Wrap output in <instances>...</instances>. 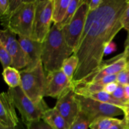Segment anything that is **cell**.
I'll use <instances>...</instances> for the list:
<instances>
[{"label":"cell","instance_id":"obj_3","mask_svg":"<svg viewBox=\"0 0 129 129\" xmlns=\"http://www.w3.org/2000/svg\"><path fill=\"white\" fill-rule=\"evenodd\" d=\"M36 0L23 1L7 17L1 18V24L18 37H31Z\"/></svg>","mask_w":129,"mask_h":129},{"label":"cell","instance_id":"obj_21","mask_svg":"<svg viewBox=\"0 0 129 129\" xmlns=\"http://www.w3.org/2000/svg\"><path fill=\"white\" fill-rule=\"evenodd\" d=\"M83 2V0H71L69 6H68V10L66 13L64 18L63 21L60 24L57 25L60 28H62L64 26H66L73 19L76 12L77 10L78 9L79 6Z\"/></svg>","mask_w":129,"mask_h":129},{"label":"cell","instance_id":"obj_28","mask_svg":"<svg viewBox=\"0 0 129 129\" xmlns=\"http://www.w3.org/2000/svg\"><path fill=\"white\" fill-rule=\"evenodd\" d=\"M122 25L123 28L129 31V0L128 2V5L125 10L122 18Z\"/></svg>","mask_w":129,"mask_h":129},{"label":"cell","instance_id":"obj_18","mask_svg":"<svg viewBox=\"0 0 129 129\" xmlns=\"http://www.w3.org/2000/svg\"><path fill=\"white\" fill-rule=\"evenodd\" d=\"M85 97H88V98H91V99L94 100L103 102V103H105L113 105L120 107L122 109H123V108L125 106L124 103L117 100L115 99L112 96V94H108V93H106L104 91H101L96 92V93H90V94H88L86 96H85Z\"/></svg>","mask_w":129,"mask_h":129},{"label":"cell","instance_id":"obj_33","mask_svg":"<svg viewBox=\"0 0 129 129\" xmlns=\"http://www.w3.org/2000/svg\"><path fill=\"white\" fill-rule=\"evenodd\" d=\"M122 110H123V115H124L123 119L125 120H127L129 119V102L125 104L124 107Z\"/></svg>","mask_w":129,"mask_h":129},{"label":"cell","instance_id":"obj_29","mask_svg":"<svg viewBox=\"0 0 129 129\" xmlns=\"http://www.w3.org/2000/svg\"><path fill=\"white\" fill-rule=\"evenodd\" d=\"M118 86V83L117 82H113V83H110L105 86L103 87V91H105L106 93H108V94H112L115 91Z\"/></svg>","mask_w":129,"mask_h":129},{"label":"cell","instance_id":"obj_27","mask_svg":"<svg viewBox=\"0 0 129 129\" xmlns=\"http://www.w3.org/2000/svg\"><path fill=\"white\" fill-rule=\"evenodd\" d=\"M10 10L9 0H0V16L5 17L8 15Z\"/></svg>","mask_w":129,"mask_h":129},{"label":"cell","instance_id":"obj_26","mask_svg":"<svg viewBox=\"0 0 129 129\" xmlns=\"http://www.w3.org/2000/svg\"><path fill=\"white\" fill-rule=\"evenodd\" d=\"M117 82L118 84L125 86L129 84V76L127 69L117 74Z\"/></svg>","mask_w":129,"mask_h":129},{"label":"cell","instance_id":"obj_5","mask_svg":"<svg viewBox=\"0 0 129 129\" xmlns=\"http://www.w3.org/2000/svg\"><path fill=\"white\" fill-rule=\"evenodd\" d=\"M8 92L15 108L21 115V119L25 125L42 119L44 112L49 108L45 102L40 104L33 102L23 93L20 86L15 88H9Z\"/></svg>","mask_w":129,"mask_h":129},{"label":"cell","instance_id":"obj_6","mask_svg":"<svg viewBox=\"0 0 129 129\" xmlns=\"http://www.w3.org/2000/svg\"><path fill=\"white\" fill-rule=\"evenodd\" d=\"M79 112L83 113L91 123L102 117H115L123 115L122 109L113 105L94 100L88 97L76 94Z\"/></svg>","mask_w":129,"mask_h":129},{"label":"cell","instance_id":"obj_30","mask_svg":"<svg viewBox=\"0 0 129 129\" xmlns=\"http://www.w3.org/2000/svg\"><path fill=\"white\" fill-rule=\"evenodd\" d=\"M103 0H89L88 2V8L89 11H94L100 8Z\"/></svg>","mask_w":129,"mask_h":129},{"label":"cell","instance_id":"obj_24","mask_svg":"<svg viewBox=\"0 0 129 129\" xmlns=\"http://www.w3.org/2000/svg\"><path fill=\"white\" fill-rule=\"evenodd\" d=\"M112 96L115 98V99L122 102V103H124V104H125V103H127V102H128L125 98V95L123 86L120 85V84H118V88L116 89L115 91L112 94Z\"/></svg>","mask_w":129,"mask_h":129},{"label":"cell","instance_id":"obj_7","mask_svg":"<svg viewBox=\"0 0 129 129\" xmlns=\"http://www.w3.org/2000/svg\"><path fill=\"white\" fill-rule=\"evenodd\" d=\"M54 0H36L35 16L31 37L43 43L50 31L52 20Z\"/></svg>","mask_w":129,"mask_h":129},{"label":"cell","instance_id":"obj_13","mask_svg":"<svg viewBox=\"0 0 129 129\" xmlns=\"http://www.w3.org/2000/svg\"><path fill=\"white\" fill-rule=\"evenodd\" d=\"M0 125L11 127L19 125L15 107L8 91L2 92L0 95Z\"/></svg>","mask_w":129,"mask_h":129},{"label":"cell","instance_id":"obj_14","mask_svg":"<svg viewBox=\"0 0 129 129\" xmlns=\"http://www.w3.org/2000/svg\"><path fill=\"white\" fill-rule=\"evenodd\" d=\"M18 41L27 57L26 68L31 69L36 66L41 61L42 43L25 37H18Z\"/></svg>","mask_w":129,"mask_h":129},{"label":"cell","instance_id":"obj_12","mask_svg":"<svg viewBox=\"0 0 129 129\" xmlns=\"http://www.w3.org/2000/svg\"><path fill=\"white\" fill-rule=\"evenodd\" d=\"M72 85V81L64 74L61 69L47 73L45 96L57 100Z\"/></svg>","mask_w":129,"mask_h":129},{"label":"cell","instance_id":"obj_8","mask_svg":"<svg viewBox=\"0 0 129 129\" xmlns=\"http://www.w3.org/2000/svg\"><path fill=\"white\" fill-rule=\"evenodd\" d=\"M89 0H83L71 21L62 28L67 44L74 52L83 34L89 13Z\"/></svg>","mask_w":129,"mask_h":129},{"label":"cell","instance_id":"obj_35","mask_svg":"<svg viewBox=\"0 0 129 129\" xmlns=\"http://www.w3.org/2000/svg\"><path fill=\"white\" fill-rule=\"evenodd\" d=\"M129 49V31H128V35L126 39L125 42V50Z\"/></svg>","mask_w":129,"mask_h":129},{"label":"cell","instance_id":"obj_16","mask_svg":"<svg viewBox=\"0 0 129 129\" xmlns=\"http://www.w3.org/2000/svg\"><path fill=\"white\" fill-rule=\"evenodd\" d=\"M71 0H54L52 20L54 24L59 25L63 21Z\"/></svg>","mask_w":129,"mask_h":129},{"label":"cell","instance_id":"obj_4","mask_svg":"<svg viewBox=\"0 0 129 129\" xmlns=\"http://www.w3.org/2000/svg\"><path fill=\"white\" fill-rule=\"evenodd\" d=\"M20 87L23 93L36 104L44 102L46 76L42 60L34 68L20 71Z\"/></svg>","mask_w":129,"mask_h":129},{"label":"cell","instance_id":"obj_37","mask_svg":"<svg viewBox=\"0 0 129 129\" xmlns=\"http://www.w3.org/2000/svg\"><path fill=\"white\" fill-rule=\"evenodd\" d=\"M124 53H125V54L126 57H127V60H129V49L125 50Z\"/></svg>","mask_w":129,"mask_h":129},{"label":"cell","instance_id":"obj_36","mask_svg":"<svg viewBox=\"0 0 129 129\" xmlns=\"http://www.w3.org/2000/svg\"><path fill=\"white\" fill-rule=\"evenodd\" d=\"M17 127H6L3 125H0V129H17Z\"/></svg>","mask_w":129,"mask_h":129},{"label":"cell","instance_id":"obj_1","mask_svg":"<svg viewBox=\"0 0 129 129\" xmlns=\"http://www.w3.org/2000/svg\"><path fill=\"white\" fill-rule=\"evenodd\" d=\"M128 0H103L100 8L89 11L83 34L74 53L79 64L72 84L79 83L102 65L105 49L123 28L122 18Z\"/></svg>","mask_w":129,"mask_h":129},{"label":"cell","instance_id":"obj_11","mask_svg":"<svg viewBox=\"0 0 129 129\" xmlns=\"http://www.w3.org/2000/svg\"><path fill=\"white\" fill-rule=\"evenodd\" d=\"M54 108L61 115L70 127L79 113V107L73 85L58 98Z\"/></svg>","mask_w":129,"mask_h":129},{"label":"cell","instance_id":"obj_22","mask_svg":"<svg viewBox=\"0 0 129 129\" xmlns=\"http://www.w3.org/2000/svg\"><path fill=\"white\" fill-rule=\"evenodd\" d=\"M89 125L90 123L89 120L83 113L79 112L78 116L70 126L69 129H89Z\"/></svg>","mask_w":129,"mask_h":129},{"label":"cell","instance_id":"obj_39","mask_svg":"<svg viewBox=\"0 0 129 129\" xmlns=\"http://www.w3.org/2000/svg\"><path fill=\"white\" fill-rule=\"evenodd\" d=\"M127 69H129V60H128V65H127Z\"/></svg>","mask_w":129,"mask_h":129},{"label":"cell","instance_id":"obj_34","mask_svg":"<svg viewBox=\"0 0 129 129\" xmlns=\"http://www.w3.org/2000/svg\"><path fill=\"white\" fill-rule=\"evenodd\" d=\"M123 88H124L125 95L126 99H127V102H129V84L123 86Z\"/></svg>","mask_w":129,"mask_h":129},{"label":"cell","instance_id":"obj_25","mask_svg":"<svg viewBox=\"0 0 129 129\" xmlns=\"http://www.w3.org/2000/svg\"><path fill=\"white\" fill-rule=\"evenodd\" d=\"M26 129H52L51 127L42 119L31 122L26 125Z\"/></svg>","mask_w":129,"mask_h":129},{"label":"cell","instance_id":"obj_2","mask_svg":"<svg viewBox=\"0 0 129 129\" xmlns=\"http://www.w3.org/2000/svg\"><path fill=\"white\" fill-rule=\"evenodd\" d=\"M74 53L66 42L62 30L54 24L42 43L41 60L45 71L60 70L64 60Z\"/></svg>","mask_w":129,"mask_h":129},{"label":"cell","instance_id":"obj_40","mask_svg":"<svg viewBox=\"0 0 129 129\" xmlns=\"http://www.w3.org/2000/svg\"><path fill=\"white\" fill-rule=\"evenodd\" d=\"M127 71H128V76H129V69L127 68Z\"/></svg>","mask_w":129,"mask_h":129},{"label":"cell","instance_id":"obj_10","mask_svg":"<svg viewBox=\"0 0 129 129\" xmlns=\"http://www.w3.org/2000/svg\"><path fill=\"white\" fill-rule=\"evenodd\" d=\"M128 60L124 52L109 60L103 62L102 65L95 71L77 84H88L100 80L108 76L117 75L118 73L127 69ZM73 84V85H75Z\"/></svg>","mask_w":129,"mask_h":129},{"label":"cell","instance_id":"obj_32","mask_svg":"<svg viewBox=\"0 0 129 129\" xmlns=\"http://www.w3.org/2000/svg\"><path fill=\"white\" fill-rule=\"evenodd\" d=\"M108 129H127V126H126L125 121L124 119L122 120L121 122L115 123L114 125L111 126Z\"/></svg>","mask_w":129,"mask_h":129},{"label":"cell","instance_id":"obj_23","mask_svg":"<svg viewBox=\"0 0 129 129\" xmlns=\"http://www.w3.org/2000/svg\"><path fill=\"white\" fill-rule=\"evenodd\" d=\"M0 59L3 69L8 67H11L12 66L13 60L11 55H10L6 48L1 44H0Z\"/></svg>","mask_w":129,"mask_h":129},{"label":"cell","instance_id":"obj_15","mask_svg":"<svg viewBox=\"0 0 129 129\" xmlns=\"http://www.w3.org/2000/svg\"><path fill=\"white\" fill-rule=\"evenodd\" d=\"M42 119L52 129H69L66 121L54 108H49L47 110Z\"/></svg>","mask_w":129,"mask_h":129},{"label":"cell","instance_id":"obj_17","mask_svg":"<svg viewBox=\"0 0 129 129\" xmlns=\"http://www.w3.org/2000/svg\"><path fill=\"white\" fill-rule=\"evenodd\" d=\"M3 77L5 83L9 88H15L18 87L21 84V76L20 71L13 67H8L3 69Z\"/></svg>","mask_w":129,"mask_h":129},{"label":"cell","instance_id":"obj_19","mask_svg":"<svg viewBox=\"0 0 129 129\" xmlns=\"http://www.w3.org/2000/svg\"><path fill=\"white\" fill-rule=\"evenodd\" d=\"M79 64V59L75 55H72L63 62L61 71L72 81Z\"/></svg>","mask_w":129,"mask_h":129},{"label":"cell","instance_id":"obj_20","mask_svg":"<svg viewBox=\"0 0 129 129\" xmlns=\"http://www.w3.org/2000/svg\"><path fill=\"white\" fill-rule=\"evenodd\" d=\"M121 120L115 117H102L93 121L89 125V129H108Z\"/></svg>","mask_w":129,"mask_h":129},{"label":"cell","instance_id":"obj_9","mask_svg":"<svg viewBox=\"0 0 129 129\" xmlns=\"http://www.w3.org/2000/svg\"><path fill=\"white\" fill-rule=\"evenodd\" d=\"M16 36V34L8 28L1 30L0 44L6 48L12 58L13 63L11 67L18 71H21L27 67L28 60L26 54Z\"/></svg>","mask_w":129,"mask_h":129},{"label":"cell","instance_id":"obj_31","mask_svg":"<svg viewBox=\"0 0 129 129\" xmlns=\"http://www.w3.org/2000/svg\"><path fill=\"white\" fill-rule=\"evenodd\" d=\"M117 50V45L113 42H112L107 45L105 49V55H109L112 54Z\"/></svg>","mask_w":129,"mask_h":129},{"label":"cell","instance_id":"obj_38","mask_svg":"<svg viewBox=\"0 0 129 129\" xmlns=\"http://www.w3.org/2000/svg\"><path fill=\"white\" fill-rule=\"evenodd\" d=\"M125 121L126 126H127V129H129V119L127 120H125Z\"/></svg>","mask_w":129,"mask_h":129}]
</instances>
